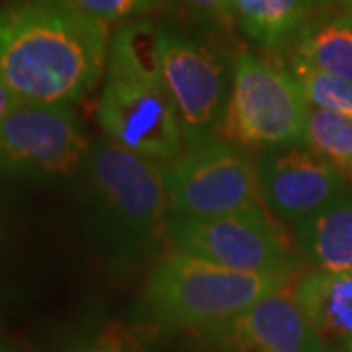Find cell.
Segmentation results:
<instances>
[{"label": "cell", "mask_w": 352, "mask_h": 352, "mask_svg": "<svg viewBox=\"0 0 352 352\" xmlns=\"http://www.w3.org/2000/svg\"><path fill=\"white\" fill-rule=\"evenodd\" d=\"M201 335L217 352H333L303 315L289 288Z\"/></svg>", "instance_id": "11"}, {"label": "cell", "mask_w": 352, "mask_h": 352, "mask_svg": "<svg viewBox=\"0 0 352 352\" xmlns=\"http://www.w3.org/2000/svg\"><path fill=\"white\" fill-rule=\"evenodd\" d=\"M90 147L73 106L20 102L0 124V173L69 178L85 168Z\"/></svg>", "instance_id": "7"}, {"label": "cell", "mask_w": 352, "mask_h": 352, "mask_svg": "<svg viewBox=\"0 0 352 352\" xmlns=\"http://www.w3.org/2000/svg\"><path fill=\"white\" fill-rule=\"evenodd\" d=\"M342 346H344V352H352V339L346 344H342Z\"/></svg>", "instance_id": "24"}, {"label": "cell", "mask_w": 352, "mask_h": 352, "mask_svg": "<svg viewBox=\"0 0 352 352\" xmlns=\"http://www.w3.org/2000/svg\"><path fill=\"white\" fill-rule=\"evenodd\" d=\"M180 2L204 22H215V24L233 22L229 0H180Z\"/></svg>", "instance_id": "20"}, {"label": "cell", "mask_w": 352, "mask_h": 352, "mask_svg": "<svg viewBox=\"0 0 352 352\" xmlns=\"http://www.w3.org/2000/svg\"><path fill=\"white\" fill-rule=\"evenodd\" d=\"M298 252L319 272H352V190L296 226Z\"/></svg>", "instance_id": "12"}, {"label": "cell", "mask_w": 352, "mask_h": 352, "mask_svg": "<svg viewBox=\"0 0 352 352\" xmlns=\"http://www.w3.org/2000/svg\"><path fill=\"white\" fill-rule=\"evenodd\" d=\"M173 217H217L264 210L256 163L219 135L186 145L161 166Z\"/></svg>", "instance_id": "6"}, {"label": "cell", "mask_w": 352, "mask_h": 352, "mask_svg": "<svg viewBox=\"0 0 352 352\" xmlns=\"http://www.w3.org/2000/svg\"><path fill=\"white\" fill-rule=\"evenodd\" d=\"M292 59L352 80V16H321L303 30Z\"/></svg>", "instance_id": "15"}, {"label": "cell", "mask_w": 352, "mask_h": 352, "mask_svg": "<svg viewBox=\"0 0 352 352\" xmlns=\"http://www.w3.org/2000/svg\"><path fill=\"white\" fill-rule=\"evenodd\" d=\"M0 239H2V215H0Z\"/></svg>", "instance_id": "25"}, {"label": "cell", "mask_w": 352, "mask_h": 352, "mask_svg": "<svg viewBox=\"0 0 352 352\" xmlns=\"http://www.w3.org/2000/svg\"><path fill=\"white\" fill-rule=\"evenodd\" d=\"M110 28L71 0L0 2V76L22 102L87 98L106 73Z\"/></svg>", "instance_id": "1"}, {"label": "cell", "mask_w": 352, "mask_h": 352, "mask_svg": "<svg viewBox=\"0 0 352 352\" xmlns=\"http://www.w3.org/2000/svg\"><path fill=\"white\" fill-rule=\"evenodd\" d=\"M309 102L284 65L241 53L217 135L241 149L278 151L303 145Z\"/></svg>", "instance_id": "5"}, {"label": "cell", "mask_w": 352, "mask_h": 352, "mask_svg": "<svg viewBox=\"0 0 352 352\" xmlns=\"http://www.w3.org/2000/svg\"><path fill=\"white\" fill-rule=\"evenodd\" d=\"M0 352H16V351H12L10 346H6V344H2V342H0Z\"/></svg>", "instance_id": "23"}, {"label": "cell", "mask_w": 352, "mask_h": 352, "mask_svg": "<svg viewBox=\"0 0 352 352\" xmlns=\"http://www.w3.org/2000/svg\"><path fill=\"white\" fill-rule=\"evenodd\" d=\"M151 22H129L110 39L98 122L112 143L164 166L176 161L184 133L155 57Z\"/></svg>", "instance_id": "2"}, {"label": "cell", "mask_w": 352, "mask_h": 352, "mask_svg": "<svg viewBox=\"0 0 352 352\" xmlns=\"http://www.w3.org/2000/svg\"><path fill=\"white\" fill-rule=\"evenodd\" d=\"M314 329L331 342L352 339V272L331 274L311 270L289 288Z\"/></svg>", "instance_id": "14"}, {"label": "cell", "mask_w": 352, "mask_h": 352, "mask_svg": "<svg viewBox=\"0 0 352 352\" xmlns=\"http://www.w3.org/2000/svg\"><path fill=\"white\" fill-rule=\"evenodd\" d=\"M294 274H249L170 251L155 264L141 294L143 315L163 329L206 331L284 289Z\"/></svg>", "instance_id": "4"}, {"label": "cell", "mask_w": 352, "mask_h": 352, "mask_svg": "<svg viewBox=\"0 0 352 352\" xmlns=\"http://www.w3.org/2000/svg\"><path fill=\"white\" fill-rule=\"evenodd\" d=\"M155 57L186 145L217 135L231 88L223 57L198 39L161 28L155 32Z\"/></svg>", "instance_id": "8"}, {"label": "cell", "mask_w": 352, "mask_h": 352, "mask_svg": "<svg viewBox=\"0 0 352 352\" xmlns=\"http://www.w3.org/2000/svg\"><path fill=\"white\" fill-rule=\"evenodd\" d=\"M305 149L339 168L344 178L352 176V120L340 113L311 108L307 116Z\"/></svg>", "instance_id": "16"}, {"label": "cell", "mask_w": 352, "mask_h": 352, "mask_svg": "<svg viewBox=\"0 0 352 352\" xmlns=\"http://www.w3.org/2000/svg\"><path fill=\"white\" fill-rule=\"evenodd\" d=\"M264 206L280 221L298 226L351 188L339 168L309 149L264 151L256 161Z\"/></svg>", "instance_id": "10"}, {"label": "cell", "mask_w": 352, "mask_h": 352, "mask_svg": "<svg viewBox=\"0 0 352 352\" xmlns=\"http://www.w3.org/2000/svg\"><path fill=\"white\" fill-rule=\"evenodd\" d=\"M229 10L247 38L274 53L292 50L317 18L314 0H229Z\"/></svg>", "instance_id": "13"}, {"label": "cell", "mask_w": 352, "mask_h": 352, "mask_svg": "<svg viewBox=\"0 0 352 352\" xmlns=\"http://www.w3.org/2000/svg\"><path fill=\"white\" fill-rule=\"evenodd\" d=\"M289 71L302 87L305 100L309 102L311 108L329 110L352 120V80L321 73L294 59L289 63Z\"/></svg>", "instance_id": "17"}, {"label": "cell", "mask_w": 352, "mask_h": 352, "mask_svg": "<svg viewBox=\"0 0 352 352\" xmlns=\"http://www.w3.org/2000/svg\"><path fill=\"white\" fill-rule=\"evenodd\" d=\"M76 8L104 24L124 22L155 10L163 0H71Z\"/></svg>", "instance_id": "19"}, {"label": "cell", "mask_w": 352, "mask_h": 352, "mask_svg": "<svg viewBox=\"0 0 352 352\" xmlns=\"http://www.w3.org/2000/svg\"><path fill=\"white\" fill-rule=\"evenodd\" d=\"M170 243L176 251L249 274H294L289 241L266 210L217 217H173Z\"/></svg>", "instance_id": "9"}, {"label": "cell", "mask_w": 352, "mask_h": 352, "mask_svg": "<svg viewBox=\"0 0 352 352\" xmlns=\"http://www.w3.org/2000/svg\"><path fill=\"white\" fill-rule=\"evenodd\" d=\"M20 102L22 100L14 94L12 90L8 88V85L2 80V76H0V124L8 118V113L12 112Z\"/></svg>", "instance_id": "22"}, {"label": "cell", "mask_w": 352, "mask_h": 352, "mask_svg": "<svg viewBox=\"0 0 352 352\" xmlns=\"http://www.w3.org/2000/svg\"><path fill=\"white\" fill-rule=\"evenodd\" d=\"M57 352H149V349L133 329L112 321L88 335L69 340Z\"/></svg>", "instance_id": "18"}, {"label": "cell", "mask_w": 352, "mask_h": 352, "mask_svg": "<svg viewBox=\"0 0 352 352\" xmlns=\"http://www.w3.org/2000/svg\"><path fill=\"white\" fill-rule=\"evenodd\" d=\"M96 237L113 264H138L170 239L173 210L159 164L98 141L85 163Z\"/></svg>", "instance_id": "3"}, {"label": "cell", "mask_w": 352, "mask_h": 352, "mask_svg": "<svg viewBox=\"0 0 352 352\" xmlns=\"http://www.w3.org/2000/svg\"><path fill=\"white\" fill-rule=\"evenodd\" d=\"M314 4L323 16H352V0H314Z\"/></svg>", "instance_id": "21"}]
</instances>
